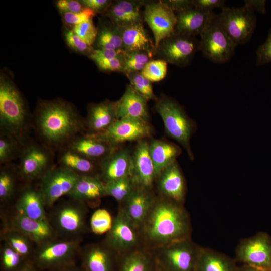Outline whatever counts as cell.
Instances as JSON below:
<instances>
[{
    "label": "cell",
    "instance_id": "obj_1",
    "mask_svg": "<svg viewBox=\"0 0 271 271\" xmlns=\"http://www.w3.org/2000/svg\"><path fill=\"white\" fill-rule=\"evenodd\" d=\"M32 130L37 140L57 153L85 133L84 118L62 99L42 101L32 116Z\"/></svg>",
    "mask_w": 271,
    "mask_h": 271
},
{
    "label": "cell",
    "instance_id": "obj_2",
    "mask_svg": "<svg viewBox=\"0 0 271 271\" xmlns=\"http://www.w3.org/2000/svg\"><path fill=\"white\" fill-rule=\"evenodd\" d=\"M139 230L143 247L152 251L191 238L192 225L183 204L157 195Z\"/></svg>",
    "mask_w": 271,
    "mask_h": 271
},
{
    "label": "cell",
    "instance_id": "obj_3",
    "mask_svg": "<svg viewBox=\"0 0 271 271\" xmlns=\"http://www.w3.org/2000/svg\"><path fill=\"white\" fill-rule=\"evenodd\" d=\"M32 130V116L30 115L22 95L8 80L0 82V133L25 142Z\"/></svg>",
    "mask_w": 271,
    "mask_h": 271
},
{
    "label": "cell",
    "instance_id": "obj_4",
    "mask_svg": "<svg viewBox=\"0 0 271 271\" xmlns=\"http://www.w3.org/2000/svg\"><path fill=\"white\" fill-rule=\"evenodd\" d=\"M154 108L163 122L167 134L186 151L191 160L194 159L190 140L197 129L196 122L175 99L161 95L155 100Z\"/></svg>",
    "mask_w": 271,
    "mask_h": 271
},
{
    "label": "cell",
    "instance_id": "obj_5",
    "mask_svg": "<svg viewBox=\"0 0 271 271\" xmlns=\"http://www.w3.org/2000/svg\"><path fill=\"white\" fill-rule=\"evenodd\" d=\"M82 241L57 238L36 245L31 261L40 271H51L76 263Z\"/></svg>",
    "mask_w": 271,
    "mask_h": 271
},
{
    "label": "cell",
    "instance_id": "obj_6",
    "mask_svg": "<svg viewBox=\"0 0 271 271\" xmlns=\"http://www.w3.org/2000/svg\"><path fill=\"white\" fill-rule=\"evenodd\" d=\"M88 207L83 202L69 198L52 208L48 219L58 238L82 239L88 229Z\"/></svg>",
    "mask_w": 271,
    "mask_h": 271
},
{
    "label": "cell",
    "instance_id": "obj_7",
    "mask_svg": "<svg viewBox=\"0 0 271 271\" xmlns=\"http://www.w3.org/2000/svg\"><path fill=\"white\" fill-rule=\"evenodd\" d=\"M56 153L31 137L23 146L17 164L20 179L23 184L39 181L52 168Z\"/></svg>",
    "mask_w": 271,
    "mask_h": 271
},
{
    "label": "cell",
    "instance_id": "obj_8",
    "mask_svg": "<svg viewBox=\"0 0 271 271\" xmlns=\"http://www.w3.org/2000/svg\"><path fill=\"white\" fill-rule=\"evenodd\" d=\"M200 248L189 238L152 252L157 265L165 271H196Z\"/></svg>",
    "mask_w": 271,
    "mask_h": 271
},
{
    "label": "cell",
    "instance_id": "obj_9",
    "mask_svg": "<svg viewBox=\"0 0 271 271\" xmlns=\"http://www.w3.org/2000/svg\"><path fill=\"white\" fill-rule=\"evenodd\" d=\"M200 36V51L212 62L225 63L234 55L237 45L221 25L218 15H215Z\"/></svg>",
    "mask_w": 271,
    "mask_h": 271
},
{
    "label": "cell",
    "instance_id": "obj_10",
    "mask_svg": "<svg viewBox=\"0 0 271 271\" xmlns=\"http://www.w3.org/2000/svg\"><path fill=\"white\" fill-rule=\"evenodd\" d=\"M102 242L118 255L143 247L139 229L119 206Z\"/></svg>",
    "mask_w": 271,
    "mask_h": 271
},
{
    "label": "cell",
    "instance_id": "obj_11",
    "mask_svg": "<svg viewBox=\"0 0 271 271\" xmlns=\"http://www.w3.org/2000/svg\"><path fill=\"white\" fill-rule=\"evenodd\" d=\"M198 51L200 42L196 37L174 33L155 48L153 58L183 67L189 65Z\"/></svg>",
    "mask_w": 271,
    "mask_h": 271
},
{
    "label": "cell",
    "instance_id": "obj_12",
    "mask_svg": "<svg viewBox=\"0 0 271 271\" xmlns=\"http://www.w3.org/2000/svg\"><path fill=\"white\" fill-rule=\"evenodd\" d=\"M218 17L224 30L237 45L247 43L256 26L254 11L245 4L240 7L225 6Z\"/></svg>",
    "mask_w": 271,
    "mask_h": 271
},
{
    "label": "cell",
    "instance_id": "obj_13",
    "mask_svg": "<svg viewBox=\"0 0 271 271\" xmlns=\"http://www.w3.org/2000/svg\"><path fill=\"white\" fill-rule=\"evenodd\" d=\"M234 259L241 265L271 270V237L258 232L240 241Z\"/></svg>",
    "mask_w": 271,
    "mask_h": 271
},
{
    "label": "cell",
    "instance_id": "obj_14",
    "mask_svg": "<svg viewBox=\"0 0 271 271\" xmlns=\"http://www.w3.org/2000/svg\"><path fill=\"white\" fill-rule=\"evenodd\" d=\"M79 176L57 164L48 171L39 181L47 208H52L62 197L71 191Z\"/></svg>",
    "mask_w": 271,
    "mask_h": 271
},
{
    "label": "cell",
    "instance_id": "obj_15",
    "mask_svg": "<svg viewBox=\"0 0 271 271\" xmlns=\"http://www.w3.org/2000/svg\"><path fill=\"white\" fill-rule=\"evenodd\" d=\"M143 17L152 31L155 48L174 33L176 15L163 1L146 2Z\"/></svg>",
    "mask_w": 271,
    "mask_h": 271
},
{
    "label": "cell",
    "instance_id": "obj_16",
    "mask_svg": "<svg viewBox=\"0 0 271 271\" xmlns=\"http://www.w3.org/2000/svg\"><path fill=\"white\" fill-rule=\"evenodd\" d=\"M153 132L148 121L132 118L116 120L108 129L94 134L112 144L121 146L127 142H139L151 138Z\"/></svg>",
    "mask_w": 271,
    "mask_h": 271
},
{
    "label": "cell",
    "instance_id": "obj_17",
    "mask_svg": "<svg viewBox=\"0 0 271 271\" xmlns=\"http://www.w3.org/2000/svg\"><path fill=\"white\" fill-rule=\"evenodd\" d=\"M3 227L16 230L31 240L36 245L58 238L48 220L34 219L16 211L3 218Z\"/></svg>",
    "mask_w": 271,
    "mask_h": 271
},
{
    "label": "cell",
    "instance_id": "obj_18",
    "mask_svg": "<svg viewBox=\"0 0 271 271\" xmlns=\"http://www.w3.org/2000/svg\"><path fill=\"white\" fill-rule=\"evenodd\" d=\"M155 186L157 195L184 205L186 184L177 161L161 171L156 178Z\"/></svg>",
    "mask_w": 271,
    "mask_h": 271
},
{
    "label": "cell",
    "instance_id": "obj_19",
    "mask_svg": "<svg viewBox=\"0 0 271 271\" xmlns=\"http://www.w3.org/2000/svg\"><path fill=\"white\" fill-rule=\"evenodd\" d=\"M118 256L101 242L81 247L79 257L86 271H116Z\"/></svg>",
    "mask_w": 271,
    "mask_h": 271
},
{
    "label": "cell",
    "instance_id": "obj_20",
    "mask_svg": "<svg viewBox=\"0 0 271 271\" xmlns=\"http://www.w3.org/2000/svg\"><path fill=\"white\" fill-rule=\"evenodd\" d=\"M131 176L137 187L154 190L156 175L146 140L138 142L132 150Z\"/></svg>",
    "mask_w": 271,
    "mask_h": 271
},
{
    "label": "cell",
    "instance_id": "obj_21",
    "mask_svg": "<svg viewBox=\"0 0 271 271\" xmlns=\"http://www.w3.org/2000/svg\"><path fill=\"white\" fill-rule=\"evenodd\" d=\"M132 150L121 146L99 163V178L105 184L131 174Z\"/></svg>",
    "mask_w": 271,
    "mask_h": 271
},
{
    "label": "cell",
    "instance_id": "obj_22",
    "mask_svg": "<svg viewBox=\"0 0 271 271\" xmlns=\"http://www.w3.org/2000/svg\"><path fill=\"white\" fill-rule=\"evenodd\" d=\"M15 199L17 212L34 219L48 220L45 200L39 187L23 184Z\"/></svg>",
    "mask_w": 271,
    "mask_h": 271
},
{
    "label": "cell",
    "instance_id": "obj_23",
    "mask_svg": "<svg viewBox=\"0 0 271 271\" xmlns=\"http://www.w3.org/2000/svg\"><path fill=\"white\" fill-rule=\"evenodd\" d=\"M117 119L116 101L105 100L90 104L84 118L85 133L96 134L103 132Z\"/></svg>",
    "mask_w": 271,
    "mask_h": 271
},
{
    "label": "cell",
    "instance_id": "obj_24",
    "mask_svg": "<svg viewBox=\"0 0 271 271\" xmlns=\"http://www.w3.org/2000/svg\"><path fill=\"white\" fill-rule=\"evenodd\" d=\"M156 196L154 190L137 187L119 206L140 229L151 210Z\"/></svg>",
    "mask_w": 271,
    "mask_h": 271
},
{
    "label": "cell",
    "instance_id": "obj_25",
    "mask_svg": "<svg viewBox=\"0 0 271 271\" xmlns=\"http://www.w3.org/2000/svg\"><path fill=\"white\" fill-rule=\"evenodd\" d=\"M120 146L112 144L95 135L84 133L76 137L66 147L100 163Z\"/></svg>",
    "mask_w": 271,
    "mask_h": 271
},
{
    "label": "cell",
    "instance_id": "obj_26",
    "mask_svg": "<svg viewBox=\"0 0 271 271\" xmlns=\"http://www.w3.org/2000/svg\"><path fill=\"white\" fill-rule=\"evenodd\" d=\"M216 14L192 7L176 13L174 33L196 37L200 35Z\"/></svg>",
    "mask_w": 271,
    "mask_h": 271
},
{
    "label": "cell",
    "instance_id": "obj_27",
    "mask_svg": "<svg viewBox=\"0 0 271 271\" xmlns=\"http://www.w3.org/2000/svg\"><path fill=\"white\" fill-rule=\"evenodd\" d=\"M107 196L105 184L98 177L80 176L67 197L80 201L89 207L99 205Z\"/></svg>",
    "mask_w": 271,
    "mask_h": 271
},
{
    "label": "cell",
    "instance_id": "obj_28",
    "mask_svg": "<svg viewBox=\"0 0 271 271\" xmlns=\"http://www.w3.org/2000/svg\"><path fill=\"white\" fill-rule=\"evenodd\" d=\"M145 1L119 0L112 2L106 11L110 21L119 27L143 22V11Z\"/></svg>",
    "mask_w": 271,
    "mask_h": 271
},
{
    "label": "cell",
    "instance_id": "obj_29",
    "mask_svg": "<svg viewBox=\"0 0 271 271\" xmlns=\"http://www.w3.org/2000/svg\"><path fill=\"white\" fill-rule=\"evenodd\" d=\"M57 163L79 176L98 177L99 163L93 161L81 154L69 148H64L57 152Z\"/></svg>",
    "mask_w": 271,
    "mask_h": 271
},
{
    "label": "cell",
    "instance_id": "obj_30",
    "mask_svg": "<svg viewBox=\"0 0 271 271\" xmlns=\"http://www.w3.org/2000/svg\"><path fill=\"white\" fill-rule=\"evenodd\" d=\"M147 102L127 84L121 97L116 101L117 118H132L149 122Z\"/></svg>",
    "mask_w": 271,
    "mask_h": 271
},
{
    "label": "cell",
    "instance_id": "obj_31",
    "mask_svg": "<svg viewBox=\"0 0 271 271\" xmlns=\"http://www.w3.org/2000/svg\"><path fill=\"white\" fill-rule=\"evenodd\" d=\"M119 28L125 51H144L153 57L155 49V44L143 22Z\"/></svg>",
    "mask_w": 271,
    "mask_h": 271
},
{
    "label": "cell",
    "instance_id": "obj_32",
    "mask_svg": "<svg viewBox=\"0 0 271 271\" xmlns=\"http://www.w3.org/2000/svg\"><path fill=\"white\" fill-rule=\"evenodd\" d=\"M148 149L156 178L165 168L176 161L182 153L178 145L160 139L151 140L148 142Z\"/></svg>",
    "mask_w": 271,
    "mask_h": 271
},
{
    "label": "cell",
    "instance_id": "obj_33",
    "mask_svg": "<svg viewBox=\"0 0 271 271\" xmlns=\"http://www.w3.org/2000/svg\"><path fill=\"white\" fill-rule=\"evenodd\" d=\"M153 252L140 247L118 256L116 271H156Z\"/></svg>",
    "mask_w": 271,
    "mask_h": 271
},
{
    "label": "cell",
    "instance_id": "obj_34",
    "mask_svg": "<svg viewBox=\"0 0 271 271\" xmlns=\"http://www.w3.org/2000/svg\"><path fill=\"white\" fill-rule=\"evenodd\" d=\"M234 259L213 249L201 247L196 271H238Z\"/></svg>",
    "mask_w": 271,
    "mask_h": 271
},
{
    "label": "cell",
    "instance_id": "obj_35",
    "mask_svg": "<svg viewBox=\"0 0 271 271\" xmlns=\"http://www.w3.org/2000/svg\"><path fill=\"white\" fill-rule=\"evenodd\" d=\"M19 182H22L16 163L12 162L1 165L0 201L1 204L7 203L16 199L21 187H19Z\"/></svg>",
    "mask_w": 271,
    "mask_h": 271
},
{
    "label": "cell",
    "instance_id": "obj_36",
    "mask_svg": "<svg viewBox=\"0 0 271 271\" xmlns=\"http://www.w3.org/2000/svg\"><path fill=\"white\" fill-rule=\"evenodd\" d=\"M1 239L11 246L26 260H31L36 247L35 244L23 234L13 229L2 227Z\"/></svg>",
    "mask_w": 271,
    "mask_h": 271
},
{
    "label": "cell",
    "instance_id": "obj_37",
    "mask_svg": "<svg viewBox=\"0 0 271 271\" xmlns=\"http://www.w3.org/2000/svg\"><path fill=\"white\" fill-rule=\"evenodd\" d=\"M95 42L97 49L124 50L120 28L111 22L101 25Z\"/></svg>",
    "mask_w": 271,
    "mask_h": 271
},
{
    "label": "cell",
    "instance_id": "obj_38",
    "mask_svg": "<svg viewBox=\"0 0 271 271\" xmlns=\"http://www.w3.org/2000/svg\"><path fill=\"white\" fill-rule=\"evenodd\" d=\"M25 142L9 135L0 133V164L18 160Z\"/></svg>",
    "mask_w": 271,
    "mask_h": 271
},
{
    "label": "cell",
    "instance_id": "obj_39",
    "mask_svg": "<svg viewBox=\"0 0 271 271\" xmlns=\"http://www.w3.org/2000/svg\"><path fill=\"white\" fill-rule=\"evenodd\" d=\"M107 196L115 199L119 205L122 203L137 187L131 175L105 184Z\"/></svg>",
    "mask_w": 271,
    "mask_h": 271
},
{
    "label": "cell",
    "instance_id": "obj_40",
    "mask_svg": "<svg viewBox=\"0 0 271 271\" xmlns=\"http://www.w3.org/2000/svg\"><path fill=\"white\" fill-rule=\"evenodd\" d=\"M27 261L8 244L3 242L0 249L1 271H18Z\"/></svg>",
    "mask_w": 271,
    "mask_h": 271
},
{
    "label": "cell",
    "instance_id": "obj_41",
    "mask_svg": "<svg viewBox=\"0 0 271 271\" xmlns=\"http://www.w3.org/2000/svg\"><path fill=\"white\" fill-rule=\"evenodd\" d=\"M113 218L105 209H96L90 220V228L96 235L106 234L111 228Z\"/></svg>",
    "mask_w": 271,
    "mask_h": 271
},
{
    "label": "cell",
    "instance_id": "obj_42",
    "mask_svg": "<svg viewBox=\"0 0 271 271\" xmlns=\"http://www.w3.org/2000/svg\"><path fill=\"white\" fill-rule=\"evenodd\" d=\"M125 75L129 81V84L138 93L148 101L155 100L157 99L153 91L152 82L145 78L141 72H131Z\"/></svg>",
    "mask_w": 271,
    "mask_h": 271
},
{
    "label": "cell",
    "instance_id": "obj_43",
    "mask_svg": "<svg viewBox=\"0 0 271 271\" xmlns=\"http://www.w3.org/2000/svg\"><path fill=\"white\" fill-rule=\"evenodd\" d=\"M153 57L150 54L140 51L126 52L124 56V74L131 72H141Z\"/></svg>",
    "mask_w": 271,
    "mask_h": 271
},
{
    "label": "cell",
    "instance_id": "obj_44",
    "mask_svg": "<svg viewBox=\"0 0 271 271\" xmlns=\"http://www.w3.org/2000/svg\"><path fill=\"white\" fill-rule=\"evenodd\" d=\"M142 75L151 82L163 80L167 75V63L163 60H150L141 72Z\"/></svg>",
    "mask_w": 271,
    "mask_h": 271
},
{
    "label": "cell",
    "instance_id": "obj_45",
    "mask_svg": "<svg viewBox=\"0 0 271 271\" xmlns=\"http://www.w3.org/2000/svg\"><path fill=\"white\" fill-rule=\"evenodd\" d=\"M72 31L91 46L95 42L98 33V29L94 25L92 19L74 26Z\"/></svg>",
    "mask_w": 271,
    "mask_h": 271
},
{
    "label": "cell",
    "instance_id": "obj_46",
    "mask_svg": "<svg viewBox=\"0 0 271 271\" xmlns=\"http://www.w3.org/2000/svg\"><path fill=\"white\" fill-rule=\"evenodd\" d=\"M64 35L67 44L74 50L89 54V56L93 52L94 49L85 43L72 30H66Z\"/></svg>",
    "mask_w": 271,
    "mask_h": 271
},
{
    "label": "cell",
    "instance_id": "obj_47",
    "mask_svg": "<svg viewBox=\"0 0 271 271\" xmlns=\"http://www.w3.org/2000/svg\"><path fill=\"white\" fill-rule=\"evenodd\" d=\"M124 56L125 55L113 59H96L93 61L98 67L103 71L118 72L124 74Z\"/></svg>",
    "mask_w": 271,
    "mask_h": 271
},
{
    "label": "cell",
    "instance_id": "obj_48",
    "mask_svg": "<svg viewBox=\"0 0 271 271\" xmlns=\"http://www.w3.org/2000/svg\"><path fill=\"white\" fill-rule=\"evenodd\" d=\"M95 14L92 10L84 8L81 11L77 13H63V19L67 24L75 26L92 19Z\"/></svg>",
    "mask_w": 271,
    "mask_h": 271
},
{
    "label": "cell",
    "instance_id": "obj_49",
    "mask_svg": "<svg viewBox=\"0 0 271 271\" xmlns=\"http://www.w3.org/2000/svg\"><path fill=\"white\" fill-rule=\"evenodd\" d=\"M256 54L257 66L271 62V29L269 31L266 40L258 47Z\"/></svg>",
    "mask_w": 271,
    "mask_h": 271
},
{
    "label": "cell",
    "instance_id": "obj_50",
    "mask_svg": "<svg viewBox=\"0 0 271 271\" xmlns=\"http://www.w3.org/2000/svg\"><path fill=\"white\" fill-rule=\"evenodd\" d=\"M126 51L122 50L94 49L89 58L92 60L96 59H109L121 57Z\"/></svg>",
    "mask_w": 271,
    "mask_h": 271
},
{
    "label": "cell",
    "instance_id": "obj_51",
    "mask_svg": "<svg viewBox=\"0 0 271 271\" xmlns=\"http://www.w3.org/2000/svg\"><path fill=\"white\" fill-rule=\"evenodd\" d=\"M58 8L63 13H77L84 8L78 1L75 0H60L57 2Z\"/></svg>",
    "mask_w": 271,
    "mask_h": 271
},
{
    "label": "cell",
    "instance_id": "obj_52",
    "mask_svg": "<svg viewBox=\"0 0 271 271\" xmlns=\"http://www.w3.org/2000/svg\"><path fill=\"white\" fill-rule=\"evenodd\" d=\"M225 4L223 0H193L195 7L207 11H213L216 8L222 9L225 7Z\"/></svg>",
    "mask_w": 271,
    "mask_h": 271
},
{
    "label": "cell",
    "instance_id": "obj_53",
    "mask_svg": "<svg viewBox=\"0 0 271 271\" xmlns=\"http://www.w3.org/2000/svg\"><path fill=\"white\" fill-rule=\"evenodd\" d=\"M82 3L85 8L90 9L96 13L106 12L112 2L108 0H83Z\"/></svg>",
    "mask_w": 271,
    "mask_h": 271
},
{
    "label": "cell",
    "instance_id": "obj_54",
    "mask_svg": "<svg viewBox=\"0 0 271 271\" xmlns=\"http://www.w3.org/2000/svg\"><path fill=\"white\" fill-rule=\"evenodd\" d=\"M175 14L194 7L193 0L163 1Z\"/></svg>",
    "mask_w": 271,
    "mask_h": 271
},
{
    "label": "cell",
    "instance_id": "obj_55",
    "mask_svg": "<svg viewBox=\"0 0 271 271\" xmlns=\"http://www.w3.org/2000/svg\"><path fill=\"white\" fill-rule=\"evenodd\" d=\"M244 4L250 7L254 11H257L261 13L265 12V1L247 0L244 1Z\"/></svg>",
    "mask_w": 271,
    "mask_h": 271
},
{
    "label": "cell",
    "instance_id": "obj_56",
    "mask_svg": "<svg viewBox=\"0 0 271 271\" xmlns=\"http://www.w3.org/2000/svg\"><path fill=\"white\" fill-rule=\"evenodd\" d=\"M51 271H86L81 265H78L76 263L68 266L57 268Z\"/></svg>",
    "mask_w": 271,
    "mask_h": 271
},
{
    "label": "cell",
    "instance_id": "obj_57",
    "mask_svg": "<svg viewBox=\"0 0 271 271\" xmlns=\"http://www.w3.org/2000/svg\"><path fill=\"white\" fill-rule=\"evenodd\" d=\"M18 271H40L32 262L31 260L27 261Z\"/></svg>",
    "mask_w": 271,
    "mask_h": 271
},
{
    "label": "cell",
    "instance_id": "obj_58",
    "mask_svg": "<svg viewBox=\"0 0 271 271\" xmlns=\"http://www.w3.org/2000/svg\"><path fill=\"white\" fill-rule=\"evenodd\" d=\"M238 271H271V270L256 268V267L245 265H241V266H238Z\"/></svg>",
    "mask_w": 271,
    "mask_h": 271
},
{
    "label": "cell",
    "instance_id": "obj_59",
    "mask_svg": "<svg viewBox=\"0 0 271 271\" xmlns=\"http://www.w3.org/2000/svg\"><path fill=\"white\" fill-rule=\"evenodd\" d=\"M156 271H165V270H163V269H162L161 267H160L157 265V268Z\"/></svg>",
    "mask_w": 271,
    "mask_h": 271
}]
</instances>
